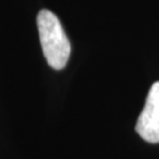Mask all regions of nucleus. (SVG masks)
Segmentation results:
<instances>
[{
    "label": "nucleus",
    "instance_id": "1",
    "mask_svg": "<svg viewBox=\"0 0 159 159\" xmlns=\"http://www.w3.org/2000/svg\"><path fill=\"white\" fill-rule=\"evenodd\" d=\"M40 45L47 64L63 70L71 54V44L58 17L48 10H41L37 17Z\"/></svg>",
    "mask_w": 159,
    "mask_h": 159
},
{
    "label": "nucleus",
    "instance_id": "2",
    "mask_svg": "<svg viewBox=\"0 0 159 159\" xmlns=\"http://www.w3.org/2000/svg\"><path fill=\"white\" fill-rule=\"evenodd\" d=\"M136 131L145 142L159 143V81L148 91L145 106L137 120Z\"/></svg>",
    "mask_w": 159,
    "mask_h": 159
}]
</instances>
